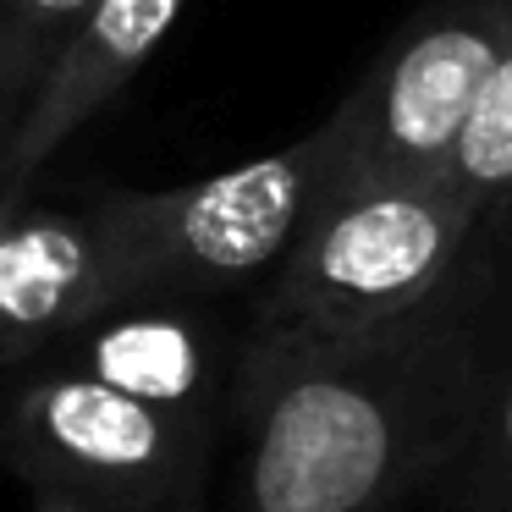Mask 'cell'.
I'll return each instance as SVG.
<instances>
[{
    "mask_svg": "<svg viewBox=\"0 0 512 512\" xmlns=\"http://www.w3.org/2000/svg\"><path fill=\"white\" fill-rule=\"evenodd\" d=\"M507 353L474 265L419 314L364 336L248 331L226 512H402L452 474Z\"/></svg>",
    "mask_w": 512,
    "mask_h": 512,
    "instance_id": "1",
    "label": "cell"
},
{
    "mask_svg": "<svg viewBox=\"0 0 512 512\" xmlns=\"http://www.w3.org/2000/svg\"><path fill=\"white\" fill-rule=\"evenodd\" d=\"M490 210L446 177H342L265 276L254 331L364 336L435 303L479 248Z\"/></svg>",
    "mask_w": 512,
    "mask_h": 512,
    "instance_id": "2",
    "label": "cell"
},
{
    "mask_svg": "<svg viewBox=\"0 0 512 512\" xmlns=\"http://www.w3.org/2000/svg\"><path fill=\"white\" fill-rule=\"evenodd\" d=\"M342 160L325 116L303 138L182 188H122L89 204L122 298H215L281 265Z\"/></svg>",
    "mask_w": 512,
    "mask_h": 512,
    "instance_id": "3",
    "label": "cell"
},
{
    "mask_svg": "<svg viewBox=\"0 0 512 512\" xmlns=\"http://www.w3.org/2000/svg\"><path fill=\"white\" fill-rule=\"evenodd\" d=\"M215 441L221 430L56 358H39L0 402V463L28 490H61L100 512H204Z\"/></svg>",
    "mask_w": 512,
    "mask_h": 512,
    "instance_id": "4",
    "label": "cell"
},
{
    "mask_svg": "<svg viewBox=\"0 0 512 512\" xmlns=\"http://www.w3.org/2000/svg\"><path fill=\"white\" fill-rule=\"evenodd\" d=\"M512 0H435L331 111L342 177H441L501 50Z\"/></svg>",
    "mask_w": 512,
    "mask_h": 512,
    "instance_id": "5",
    "label": "cell"
},
{
    "mask_svg": "<svg viewBox=\"0 0 512 512\" xmlns=\"http://www.w3.org/2000/svg\"><path fill=\"white\" fill-rule=\"evenodd\" d=\"M45 358L111 380L204 430H226L232 419L237 347L221 336L204 298H122L61 336Z\"/></svg>",
    "mask_w": 512,
    "mask_h": 512,
    "instance_id": "6",
    "label": "cell"
},
{
    "mask_svg": "<svg viewBox=\"0 0 512 512\" xmlns=\"http://www.w3.org/2000/svg\"><path fill=\"white\" fill-rule=\"evenodd\" d=\"M182 12L188 0H94L6 138V155H0L6 199H23L28 177L144 72V61L166 45Z\"/></svg>",
    "mask_w": 512,
    "mask_h": 512,
    "instance_id": "7",
    "label": "cell"
},
{
    "mask_svg": "<svg viewBox=\"0 0 512 512\" xmlns=\"http://www.w3.org/2000/svg\"><path fill=\"white\" fill-rule=\"evenodd\" d=\"M116 303L89 210H0V369L34 364L61 336Z\"/></svg>",
    "mask_w": 512,
    "mask_h": 512,
    "instance_id": "8",
    "label": "cell"
},
{
    "mask_svg": "<svg viewBox=\"0 0 512 512\" xmlns=\"http://www.w3.org/2000/svg\"><path fill=\"white\" fill-rule=\"evenodd\" d=\"M441 177L490 215L512 199V45L501 50L496 72L479 89Z\"/></svg>",
    "mask_w": 512,
    "mask_h": 512,
    "instance_id": "9",
    "label": "cell"
},
{
    "mask_svg": "<svg viewBox=\"0 0 512 512\" xmlns=\"http://www.w3.org/2000/svg\"><path fill=\"white\" fill-rule=\"evenodd\" d=\"M435 490H441V512H512V353L463 457Z\"/></svg>",
    "mask_w": 512,
    "mask_h": 512,
    "instance_id": "10",
    "label": "cell"
},
{
    "mask_svg": "<svg viewBox=\"0 0 512 512\" xmlns=\"http://www.w3.org/2000/svg\"><path fill=\"white\" fill-rule=\"evenodd\" d=\"M89 6L94 0H0V94L28 105Z\"/></svg>",
    "mask_w": 512,
    "mask_h": 512,
    "instance_id": "11",
    "label": "cell"
},
{
    "mask_svg": "<svg viewBox=\"0 0 512 512\" xmlns=\"http://www.w3.org/2000/svg\"><path fill=\"white\" fill-rule=\"evenodd\" d=\"M34 512H100L78 496H61V490H34Z\"/></svg>",
    "mask_w": 512,
    "mask_h": 512,
    "instance_id": "12",
    "label": "cell"
},
{
    "mask_svg": "<svg viewBox=\"0 0 512 512\" xmlns=\"http://www.w3.org/2000/svg\"><path fill=\"white\" fill-rule=\"evenodd\" d=\"M6 204H12V199H6V193H0V210H6Z\"/></svg>",
    "mask_w": 512,
    "mask_h": 512,
    "instance_id": "13",
    "label": "cell"
}]
</instances>
